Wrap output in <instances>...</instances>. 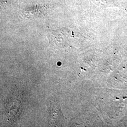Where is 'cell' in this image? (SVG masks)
<instances>
[{"instance_id": "obj_1", "label": "cell", "mask_w": 127, "mask_h": 127, "mask_svg": "<svg viewBox=\"0 0 127 127\" xmlns=\"http://www.w3.org/2000/svg\"><path fill=\"white\" fill-rule=\"evenodd\" d=\"M49 122L54 126H62L65 119L60 109L59 99L54 97L50 100L49 108Z\"/></svg>"}]
</instances>
